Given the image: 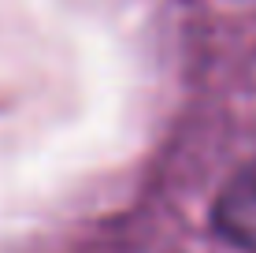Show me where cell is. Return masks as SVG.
I'll return each mask as SVG.
<instances>
[{"label": "cell", "mask_w": 256, "mask_h": 253, "mask_svg": "<svg viewBox=\"0 0 256 253\" xmlns=\"http://www.w3.org/2000/svg\"><path fill=\"white\" fill-rule=\"evenodd\" d=\"M212 220L226 242H234L245 253H256V160L223 186Z\"/></svg>", "instance_id": "6da1fadb"}]
</instances>
